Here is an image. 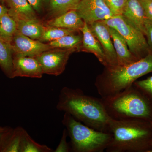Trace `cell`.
<instances>
[{
	"label": "cell",
	"mask_w": 152,
	"mask_h": 152,
	"mask_svg": "<svg viewBox=\"0 0 152 152\" xmlns=\"http://www.w3.org/2000/svg\"><path fill=\"white\" fill-rule=\"evenodd\" d=\"M84 23L77 11L72 10L51 20L48 23V26L80 31Z\"/></svg>",
	"instance_id": "obj_16"
},
{
	"label": "cell",
	"mask_w": 152,
	"mask_h": 152,
	"mask_svg": "<svg viewBox=\"0 0 152 152\" xmlns=\"http://www.w3.org/2000/svg\"><path fill=\"white\" fill-rule=\"evenodd\" d=\"M109 133L112 138L107 152H152L151 122L141 119H111Z\"/></svg>",
	"instance_id": "obj_2"
},
{
	"label": "cell",
	"mask_w": 152,
	"mask_h": 152,
	"mask_svg": "<svg viewBox=\"0 0 152 152\" xmlns=\"http://www.w3.org/2000/svg\"><path fill=\"white\" fill-rule=\"evenodd\" d=\"M68 133L66 129H65L63 131L62 136L58 145L54 151L55 152H69L71 151L70 144L68 143L66 138Z\"/></svg>",
	"instance_id": "obj_27"
},
{
	"label": "cell",
	"mask_w": 152,
	"mask_h": 152,
	"mask_svg": "<svg viewBox=\"0 0 152 152\" xmlns=\"http://www.w3.org/2000/svg\"><path fill=\"white\" fill-rule=\"evenodd\" d=\"M16 21L17 31L31 39L39 40L43 34L45 27L37 19L20 20Z\"/></svg>",
	"instance_id": "obj_17"
},
{
	"label": "cell",
	"mask_w": 152,
	"mask_h": 152,
	"mask_svg": "<svg viewBox=\"0 0 152 152\" xmlns=\"http://www.w3.org/2000/svg\"><path fill=\"white\" fill-rule=\"evenodd\" d=\"M7 13H8L7 8L5 6L0 5V16Z\"/></svg>",
	"instance_id": "obj_32"
},
{
	"label": "cell",
	"mask_w": 152,
	"mask_h": 152,
	"mask_svg": "<svg viewBox=\"0 0 152 152\" xmlns=\"http://www.w3.org/2000/svg\"><path fill=\"white\" fill-rule=\"evenodd\" d=\"M118 59V65L124 66L138 59L131 53L124 39L116 30L109 27Z\"/></svg>",
	"instance_id": "obj_13"
},
{
	"label": "cell",
	"mask_w": 152,
	"mask_h": 152,
	"mask_svg": "<svg viewBox=\"0 0 152 152\" xmlns=\"http://www.w3.org/2000/svg\"><path fill=\"white\" fill-rule=\"evenodd\" d=\"M17 31L16 21L8 13L0 16V39L11 44Z\"/></svg>",
	"instance_id": "obj_19"
},
{
	"label": "cell",
	"mask_w": 152,
	"mask_h": 152,
	"mask_svg": "<svg viewBox=\"0 0 152 152\" xmlns=\"http://www.w3.org/2000/svg\"><path fill=\"white\" fill-rule=\"evenodd\" d=\"M81 0H50V7L57 16L72 10H76Z\"/></svg>",
	"instance_id": "obj_22"
},
{
	"label": "cell",
	"mask_w": 152,
	"mask_h": 152,
	"mask_svg": "<svg viewBox=\"0 0 152 152\" xmlns=\"http://www.w3.org/2000/svg\"><path fill=\"white\" fill-rule=\"evenodd\" d=\"M144 34L147 37V42L152 49V20L146 19L144 26Z\"/></svg>",
	"instance_id": "obj_29"
},
{
	"label": "cell",
	"mask_w": 152,
	"mask_h": 152,
	"mask_svg": "<svg viewBox=\"0 0 152 152\" xmlns=\"http://www.w3.org/2000/svg\"><path fill=\"white\" fill-rule=\"evenodd\" d=\"M57 109L96 130L109 133L111 118L102 98L86 95L80 89L64 87L61 90Z\"/></svg>",
	"instance_id": "obj_1"
},
{
	"label": "cell",
	"mask_w": 152,
	"mask_h": 152,
	"mask_svg": "<svg viewBox=\"0 0 152 152\" xmlns=\"http://www.w3.org/2000/svg\"><path fill=\"white\" fill-rule=\"evenodd\" d=\"M102 99L107 113L113 119H141L152 122V100L134 85Z\"/></svg>",
	"instance_id": "obj_4"
},
{
	"label": "cell",
	"mask_w": 152,
	"mask_h": 152,
	"mask_svg": "<svg viewBox=\"0 0 152 152\" xmlns=\"http://www.w3.org/2000/svg\"><path fill=\"white\" fill-rule=\"evenodd\" d=\"M83 34L82 48L83 50L95 55L100 62L104 66H107L105 56L102 46L90 29L88 25L85 23L80 29Z\"/></svg>",
	"instance_id": "obj_12"
},
{
	"label": "cell",
	"mask_w": 152,
	"mask_h": 152,
	"mask_svg": "<svg viewBox=\"0 0 152 152\" xmlns=\"http://www.w3.org/2000/svg\"><path fill=\"white\" fill-rule=\"evenodd\" d=\"M35 11L40 12L46 0H28Z\"/></svg>",
	"instance_id": "obj_31"
},
{
	"label": "cell",
	"mask_w": 152,
	"mask_h": 152,
	"mask_svg": "<svg viewBox=\"0 0 152 152\" xmlns=\"http://www.w3.org/2000/svg\"><path fill=\"white\" fill-rule=\"evenodd\" d=\"M114 16L122 15L127 0H104Z\"/></svg>",
	"instance_id": "obj_25"
},
{
	"label": "cell",
	"mask_w": 152,
	"mask_h": 152,
	"mask_svg": "<svg viewBox=\"0 0 152 152\" xmlns=\"http://www.w3.org/2000/svg\"><path fill=\"white\" fill-rule=\"evenodd\" d=\"M83 37L75 34H71L50 42L48 44L53 48L64 49L78 48L81 45Z\"/></svg>",
	"instance_id": "obj_20"
},
{
	"label": "cell",
	"mask_w": 152,
	"mask_h": 152,
	"mask_svg": "<svg viewBox=\"0 0 152 152\" xmlns=\"http://www.w3.org/2000/svg\"><path fill=\"white\" fill-rule=\"evenodd\" d=\"M78 30L72 29L49 26L45 28L42 35L39 40L42 42H50L56 40L62 37L71 34H75Z\"/></svg>",
	"instance_id": "obj_23"
},
{
	"label": "cell",
	"mask_w": 152,
	"mask_h": 152,
	"mask_svg": "<svg viewBox=\"0 0 152 152\" xmlns=\"http://www.w3.org/2000/svg\"><path fill=\"white\" fill-rule=\"evenodd\" d=\"M25 131L21 127L13 129L1 152H21L23 136Z\"/></svg>",
	"instance_id": "obj_21"
},
{
	"label": "cell",
	"mask_w": 152,
	"mask_h": 152,
	"mask_svg": "<svg viewBox=\"0 0 152 152\" xmlns=\"http://www.w3.org/2000/svg\"><path fill=\"white\" fill-rule=\"evenodd\" d=\"M76 50V49L53 48L43 52L36 58L44 74L58 76L65 70L70 56Z\"/></svg>",
	"instance_id": "obj_7"
},
{
	"label": "cell",
	"mask_w": 152,
	"mask_h": 152,
	"mask_svg": "<svg viewBox=\"0 0 152 152\" xmlns=\"http://www.w3.org/2000/svg\"><path fill=\"white\" fill-rule=\"evenodd\" d=\"M62 124L70 139L71 151L102 152L108 146L111 134L95 129L65 113Z\"/></svg>",
	"instance_id": "obj_5"
},
{
	"label": "cell",
	"mask_w": 152,
	"mask_h": 152,
	"mask_svg": "<svg viewBox=\"0 0 152 152\" xmlns=\"http://www.w3.org/2000/svg\"><path fill=\"white\" fill-rule=\"evenodd\" d=\"M8 8V13L17 21L37 19L34 10L28 0H5Z\"/></svg>",
	"instance_id": "obj_14"
},
{
	"label": "cell",
	"mask_w": 152,
	"mask_h": 152,
	"mask_svg": "<svg viewBox=\"0 0 152 152\" xmlns=\"http://www.w3.org/2000/svg\"><path fill=\"white\" fill-rule=\"evenodd\" d=\"M76 11L88 25L114 16L104 0H81Z\"/></svg>",
	"instance_id": "obj_8"
},
{
	"label": "cell",
	"mask_w": 152,
	"mask_h": 152,
	"mask_svg": "<svg viewBox=\"0 0 152 152\" xmlns=\"http://www.w3.org/2000/svg\"><path fill=\"white\" fill-rule=\"evenodd\" d=\"M0 1H5V0H0Z\"/></svg>",
	"instance_id": "obj_34"
},
{
	"label": "cell",
	"mask_w": 152,
	"mask_h": 152,
	"mask_svg": "<svg viewBox=\"0 0 152 152\" xmlns=\"http://www.w3.org/2000/svg\"></svg>",
	"instance_id": "obj_35"
},
{
	"label": "cell",
	"mask_w": 152,
	"mask_h": 152,
	"mask_svg": "<svg viewBox=\"0 0 152 152\" xmlns=\"http://www.w3.org/2000/svg\"><path fill=\"white\" fill-rule=\"evenodd\" d=\"M133 85L152 100V76L145 80L136 81Z\"/></svg>",
	"instance_id": "obj_26"
},
{
	"label": "cell",
	"mask_w": 152,
	"mask_h": 152,
	"mask_svg": "<svg viewBox=\"0 0 152 152\" xmlns=\"http://www.w3.org/2000/svg\"><path fill=\"white\" fill-rule=\"evenodd\" d=\"M122 15L144 34V26L147 18L143 8L139 0H127Z\"/></svg>",
	"instance_id": "obj_15"
},
{
	"label": "cell",
	"mask_w": 152,
	"mask_h": 152,
	"mask_svg": "<svg viewBox=\"0 0 152 152\" xmlns=\"http://www.w3.org/2000/svg\"><path fill=\"white\" fill-rule=\"evenodd\" d=\"M13 129L10 127H5L3 130L0 131V152L8 140Z\"/></svg>",
	"instance_id": "obj_28"
},
{
	"label": "cell",
	"mask_w": 152,
	"mask_h": 152,
	"mask_svg": "<svg viewBox=\"0 0 152 152\" xmlns=\"http://www.w3.org/2000/svg\"><path fill=\"white\" fill-rule=\"evenodd\" d=\"M13 78L20 77L39 79L44 74L36 58L13 55Z\"/></svg>",
	"instance_id": "obj_11"
},
{
	"label": "cell",
	"mask_w": 152,
	"mask_h": 152,
	"mask_svg": "<svg viewBox=\"0 0 152 152\" xmlns=\"http://www.w3.org/2000/svg\"><path fill=\"white\" fill-rule=\"evenodd\" d=\"M88 26L102 46L107 66L118 65L116 53L108 27L103 21L96 22Z\"/></svg>",
	"instance_id": "obj_10"
},
{
	"label": "cell",
	"mask_w": 152,
	"mask_h": 152,
	"mask_svg": "<svg viewBox=\"0 0 152 152\" xmlns=\"http://www.w3.org/2000/svg\"><path fill=\"white\" fill-rule=\"evenodd\" d=\"M13 55L36 58L46 51L53 49L47 44L33 39L17 31L11 43Z\"/></svg>",
	"instance_id": "obj_9"
},
{
	"label": "cell",
	"mask_w": 152,
	"mask_h": 152,
	"mask_svg": "<svg viewBox=\"0 0 152 152\" xmlns=\"http://www.w3.org/2000/svg\"><path fill=\"white\" fill-rule=\"evenodd\" d=\"M152 72V53L124 66H107L95 86L102 98L112 96L130 87L139 78Z\"/></svg>",
	"instance_id": "obj_3"
},
{
	"label": "cell",
	"mask_w": 152,
	"mask_h": 152,
	"mask_svg": "<svg viewBox=\"0 0 152 152\" xmlns=\"http://www.w3.org/2000/svg\"><path fill=\"white\" fill-rule=\"evenodd\" d=\"M103 21L122 36L130 51L138 59L152 53L143 33L123 15L114 16Z\"/></svg>",
	"instance_id": "obj_6"
},
{
	"label": "cell",
	"mask_w": 152,
	"mask_h": 152,
	"mask_svg": "<svg viewBox=\"0 0 152 152\" xmlns=\"http://www.w3.org/2000/svg\"><path fill=\"white\" fill-rule=\"evenodd\" d=\"M145 11L147 18L152 20V0H139Z\"/></svg>",
	"instance_id": "obj_30"
},
{
	"label": "cell",
	"mask_w": 152,
	"mask_h": 152,
	"mask_svg": "<svg viewBox=\"0 0 152 152\" xmlns=\"http://www.w3.org/2000/svg\"><path fill=\"white\" fill-rule=\"evenodd\" d=\"M50 148L44 145H41L35 141L25 131L23 136L21 152H51Z\"/></svg>",
	"instance_id": "obj_24"
},
{
	"label": "cell",
	"mask_w": 152,
	"mask_h": 152,
	"mask_svg": "<svg viewBox=\"0 0 152 152\" xmlns=\"http://www.w3.org/2000/svg\"><path fill=\"white\" fill-rule=\"evenodd\" d=\"M14 53L10 44L0 39V67L8 77L13 79Z\"/></svg>",
	"instance_id": "obj_18"
},
{
	"label": "cell",
	"mask_w": 152,
	"mask_h": 152,
	"mask_svg": "<svg viewBox=\"0 0 152 152\" xmlns=\"http://www.w3.org/2000/svg\"><path fill=\"white\" fill-rule=\"evenodd\" d=\"M5 127H1L0 126V131L3 130L4 129Z\"/></svg>",
	"instance_id": "obj_33"
}]
</instances>
